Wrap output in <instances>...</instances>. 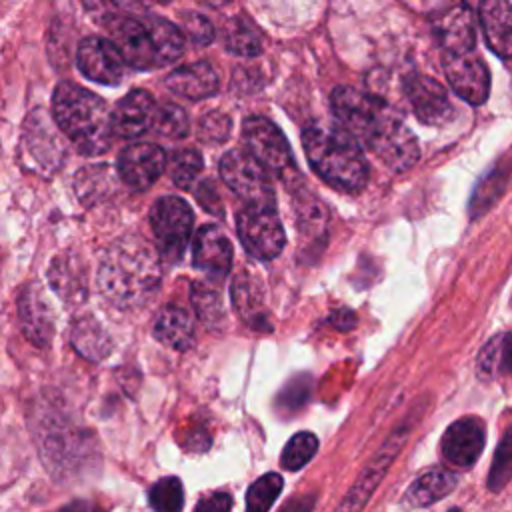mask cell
Here are the masks:
<instances>
[{
    "mask_svg": "<svg viewBox=\"0 0 512 512\" xmlns=\"http://www.w3.org/2000/svg\"><path fill=\"white\" fill-rule=\"evenodd\" d=\"M282 478L274 472L260 476L246 492V512H268L276 496L282 492Z\"/></svg>",
    "mask_w": 512,
    "mask_h": 512,
    "instance_id": "d6a6232c",
    "label": "cell"
},
{
    "mask_svg": "<svg viewBox=\"0 0 512 512\" xmlns=\"http://www.w3.org/2000/svg\"><path fill=\"white\" fill-rule=\"evenodd\" d=\"M196 198H198V202L202 204L204 210H208V212H212L216 216H220L224 212L222 200H220V196H218V192H216V188H214V184L210 180H204L196 188Z\"/></svg>",
    "mask_w": 512,
    "mask_h": 512,
    "instance_id": "f35d334b",
    "label": "cell"
},
{
    "mask_svg": "<svg viewBox=\"0 0 512 512\" xmlns=\"http://www.w3.org/2000/svg\"><path fill=\"white\" fill-rule=\"evenodd\" d=\"M160 284V252L140 236H124L108 246L98 270L102 294L120 308L148 302Z\"/></svg>",
    "mask_w": 512,
    "mask_h": 512,
    "instance_id": "6da1fadb",
    "label": "cell"
},
{
    "mask_svg": "<svg viewBox=\"0 0 512 512\" xmlns=\"http://www.w3.org/2000/svg\"><path fill=\"white\" fill-rule=\"evenodd\" d=\"M148 498L154 512H182V506H184L182 482L174 476L162 478L150 488Z\"/></svg>",
    "mask_w": 512,
    "mask_h": 512,
    "instance_id": "e575fe53",
    "label": "cell"
},
{
    "mask_svg": "<svg viewBox=\"0 0 512 512\" xmlns=\"http://www.w3.org/2000/svg\"><path fill=\"white\" fill-rule=\"evenodd\" d=\"M156 2H160V4H166V2H172V0H156Z\"/></svg>",
    "mask_w": 512,
    "mask_h": 512,
    "instance_id": "bcb514c9",
    "label": "cell"
},
{
    "mask_svg": "<svg viewBox=\"0 0 512 512\" xmlns=\"http://www.w3.org/2000/svg\"><path fill=\"white\" fill-rule=\"evenodd\" d=\"M202 156L192 150V148H182V150H176L170 160H168V176L170 180L180 186V188H188L196 178L198 174L202 172Z\"/></svg>",
    "mask_w": 512,
    "mask_h": 512,
    "instance_id": "4dcf8cb0",
    "label": "cell"
},
{
    "mask_svg": "<svg viewBox=\"0 0 512 512\" xmlns=\"http://www.w3.org/2000/svg\"><path fill=\"white\" fill-rule=\"evenodd\" d=\"M408 434H410V424H402L386 438V442L380 446V450L362 468V472L354 480L352 488L346 492V496L342 498V502L338 504V508L334 512H362L364 510L372 492L376 490V486L380 484V480L392 466L394 458L400 454Z\"/></svg>",
    "mask_w": 512,
    "mask_h": 512,
    "instance_id": "9c48e42d",
    "label": "cell"
},
{
    "mask_svg": "<svg viewBox=\"0 0 512 512\" xmlns=\"http://www.w3.org/2000/svg\"><path fill=\"white\" fill-rule=\"evenodd\" d=\"M190 298H192V306L198 314V318L208 324V326H216L222 322L224 318V308H222V298H220V290L206 280H198L192 284L190 290Z\"/></svg>",
    "mask_w": 512,
    "mask_h": 512,
    "instance_id": "f546056e",
    "label": "cell"
},
{
    "mask_svg": "<svg viewBox=\"0 0 512 512\" xmlns=\"http://www.w3.org/2000/svg\"><path fill=\"white\" fill-rule=\"evenodd\" d=\"M316 450H318V438L312 432H298L284 446L280 464L286 470H300L304 464L312 460Z\"/></svg>",
    "mask_w": 512,
    "mask_h": 512,
    "instance_id": "836d02e7",
    "label": "cell"
},
{
    "mask_svg": "<svg viewBox=\"0 0 512 512\" xmlns=\"http://www.w3.org/2000/svg\"><path fill=\"white\" fill-rule=\"evenodd\" d=\"M444 74L452 90L472 106L486 102L490 94V74L482 58L474 54H444Z\"/></svg>",
    "mask_w": 512,
    "mask_h": 512,
    "instance_id": "8fae6325",
    "label": "cell"
},
{
    "mask_svg": "<svg viewBox=\"0 0 512 512\" xmlns=\"http://www.w3.org/2000/svg\"><path fill=\"white\" fill-rule=\"evenodd\" d=\"M404 92L420 122L436 126L452 116V104L448 100V94L434 78L412 74L406 78Z\"/></svg>",
    "mask_w": 512,
    "mask_h": 512,
    "instance_id": "e0dca14e",
    "label": "cell"
},
{
    "mask_svg": "<svg viewBox=\"0 0 512 512\" xmlns=\"http://www.w3.org/2000/svg\"><path fill=\"white\" fill-rule=\"evenodd\" d=\"M224 44L238 56H256L262 48L258 30L242 16H234L224 24Z\"/></svg>",
    "mask_w": 512,
    "mask_h": 512,
    "instance_id": "f1b7e54d",
    "label": "cell"
},
{
    "mask_svg": "<svg viewBox=\"0 0 512 512\" xmlns=\"http://www.w3.org/2000/svg\"><path fill=\"white\" fill-rule=\"evenodd\" d=\"M166 86L178 96L200 100L218 90V74L208 62L184 64L166 76Z\"/></svg>",
    "mask_w": 512,
    "mask_h": 512,
    "instance_id": "44dd1931",
    "label": "cell"
},
{
    "mask_svg": "<svg viewBox=\"0 0 512 512\" xmlns=\"http://www.w3.org/2000/svg\"><path fill=\"white\" fill-rule=\"evenodd\" d=\"M118 6H122V8H130V10H136V8H140V6H144L148 0H114Z\"/></svg>",
    "mask_w": 512,
    "mask_h": 512,
    "instance_id": "7bdbcfd3",
    "label": "cell"
},
{
    "mask_svg": "<svg viewBox=\"0 0 512 512\" xmlns=\"http://www.w3.org/2000/svg\"><path fill=\"white\" fill-rule=\"evenodd\" d=\"M242 134L248 152L268 172L286 178L294 170L290 146L280 128L272 120L264 116H250L242 126Z\"/></svg>",
    "mask_w": 512,
    "mask_h": 512,
    "instance_id": "30bf717a",
    "label": "cell"
},
{
    "mask_svg": "<svg viewBox=\"0 0 512 512\" xmlns=\"http://www.w3.org/2000/svg\"><path fill=\"white\" fill-rule=\"evenodd\" d=\"M150 224L160 258L166 262L180 260L192 234L190 206L178 196H164L152 206Z\"/></svg>",
    "mask_w": 512,
    "mask_h": 512,
    "instance_id": "8992f818",
    "label": "cell"
},
{
    "mask_svg": "<svg viewBox=\"0 0 512 512\" xmlns=\"http://www.w3.org/2000/svg\"><path fill=\"white\" fill-rule=\"evenodd\" d=\"M72 344L90 360H100L110 350V338L94 318H80L74 322Z\"/></svg>",
    "mask_w": 512,
    "mask_h": 512,
    "instance_id": "83f0119b",
    "label": "cell"
},
{
    "mask_svg": "<svg viewBox=\"0 0 512 512\" xmlns=\"http://www.w3.org/2000/svg\"><path fill=\"white\" fill-rule=\"evenodd\" d=\"M480 26L488 48L504 60L512 58V6L508 0H480Z\"/></svg>",
    "mask_w": 512,
    "mask_h": 512,
    "instance_id": "ffe728a7",
    "label": "cell"
},
{
    "mask_svg": "<svg viewBox=\"0 0 512 512\" xmlns=\"http://www.w3.org/2000/svg\"><path fill=\"white\" fill-rule=\"evenodd\" d=\"M458 484L456 474L446 468H430L422 472L406 490V500L412 506H430L448 496Z\"/></svg>",
    "mask_w": 512,
    "mask_h": 512,
    "instance_id": "d4e9b609",
    "label": "cell"
},
{
    "mask_svg": "<svg viewBox=\"0 0 512 512\" xmlns=\"http://www.w3.org/2000/svg\"><path fill=\"white\" fill-rule=\"evenodd\" d=\"M204 2H208V4H212V6H220V4H224V2H228V0H204Z\"/></svg>",
    "mask_w": 512,
    "mask_h": 512,
    "instance_id": "ee69618b",
    "label": "cell"
},
{
    "mask_svg": "<svg viewBox=\"0 0 512 512\" xmlns=\"http://www.w3.org/2000/svg\"><path fill=\"white\" fill-rule=\"evenodd\" d=\"M194 266L214 278H224L232 264V244L222 228L202 226L192 242Z\"/></svg>",
    "mask_w": 512,
    "mask_h": 512,
    "instance_id": "d6986e66",
    "label": "cell"
},
{
    "mask_svg": "<svg viewBox=\"0 0 512 512\" xmlns=\"http://www.w3.org/2000/svg\"><path fill=\"white\" fill-rule=\"evenodd\" d=\"M236 228L246 252L260 260L276 258L286 242L284 228L274 212L266 206H246L238 212Z\"/></svg>",
    "mask_w": 512,
    "mask_h": 512,
    "instance_id": "52a82bcc",
    "label": "cell"
},
{
    "mask_svg": "<svg viewBox=\"0 0 512 512\" xmlns=\"http://www.w3.org/2000/svg\"><path fill=\"white\" fill-rule=\"evenodd\" d=\"M232 510V498L226 492H214L210 496H204L194 512H230Z\"/></svg>",
    "mask_w": 512,
    "mask_h": 512,
    "instance_id": "ab89813d",
    "label": "cell"
},
{
    "mask_svg": "<svg viewBox=\"0 0 512 512\" xmlns=\"http://www.w3.org/2000/svg\"><path fill=\"white\" fill-rule=\"evenodd\" d=\"M384 106V102L348 86H338L332 92V112L338 118L340 128L350 132L354 138L364 140L368 128Z\"/></svg>",
    "mask_w": 512,
    "mask_h": 512,
    "instance_id": "9a60e30c",
    "label": "cell"
},
{
    "mask_svg": "<svg viewBox=\"0 0 512 512\" xmlns=\"http://www.w3.org/2000/svg\"><path fill=\"white\" fill-rule=\"evenodd\" d=\"M312 504H314V496H300V498H294L292 502H288L282 508V512H310Z\"/></svg>",
    "mask_w": 512,
    "mask_h": 512,
    "instance_id": "b9f144b4",
    "label": "cell"
},
{
    "mask_svg": "<svg viewBox=\"0 0 512 512\" xmlns=\"http://www.w3.org/2000/svg\"><path fill=\"white\" fill-rule=\"evenodd\" d=\"M364 144L392 170L404 172L412 168L418 158V142L410 128L394 116L386 106L380 110L364 136Z\"/></svg>",
    "mask_w": 512,
    "mask_h": 512,
    "instance_id": "277c9868",
    "label": "cell"
},
{
    "mask_svg": "<svg viewBox=\"0 0 512 512\" xmlns=\"http://www.w3.org/2000/svg\"><path fill=\"white\" fill-rule=\"evenodd\" d=\"M220 174L228 188L248 206L274 208V188L268 170L244 150H230L220 160Z\"/></svg>",
    "mask_w": 512,
    "mask_h": 512,
    "instance_id": "5b68a950",
    "label": "cell"
},
{
    "mask_svg": "<svg viewBox=\"0 0 512 512\" xmlns=\"http://www.w3.org/2000/svg\"><path fill=\"white\" fill-rule=\"evenodd\" d=\"M500 336V374L512 376V332Z\"/></svg>",
    "mask_w": 512,
    "mask_h": 512,
    "instance_id": "60d3db41",
    "label": "cell"
},
{
    "mask_svg": "<svg viewBox=\"0 0 512 512\" xmlns=\"http://www.w3.org/2000/svg\"><path fill=\"white\" fill-rule=\"evenodd\" d=\"M230 128H232V122L226 114L210 112L202 116L198 124V136L204 142H224L230 134Z\"/></svg>",
    "mask_w": 512,
    "mask_h": 512,
    "instance_id": "8d00e7d4",
    "label": "cell"
},
{
    "mask_svg": "<svg viewBox=\"0 0 512 512\" xmlns=\"http://www.w3.org/2000/svg\"><path fill=\"white\" fill-rule=\"evenodd\" d=\"M158 106L144 90L128 92L112 110V130L118 138H136L154 126Z\"/></svg>",
    "mask_w": 512,
    "mask_h": 512,
    "instance_id": "ac0fdd59",
    "label": "cell"
},
{
    "mask_svg": "<svg viewBox=\"0 0 512 512\" xmlns=\"http://www.w3.org/2000/svg\"><path fill=\"white\" fill-rule=\"evenodd\" d=\"M302 144L316 174L342 192H356L368 180V164L356 138L344 128L310 126Z\"/></svg>",
    "mask_w": 512,
    "mask_h": 512,
    "instance_id": "3957f363",
    "label": "cell"
},
{
    "mask_svg": "<svg viewBox=\"0 0 512 512\" xmlns=\"http://www.w3.org/2000/svg\"><path fill=\"white\" fill-rule=\"evenodd\" d=\"M112 42L122 52L126 64L138 70L160 68V56L156 46V36L150 18H128L112 16L106 24Z\"/></svg>",
    "mask_w": 512,
    "mask_h": 512,
    "instance_id": "ba28073f",
    "label": "cell"
},
{
    "mask_svg": "<svg viewBox=\"0 0 512 512\" xmlns=\"http://www.w3.org/2000/svg\"><path fill=\"white\" fill-rule=\"evenodd\" d=\"M52 116L82 154L96 156L110 148L112 114L94 92L74 82H60L52 96Z\"/></svg>",
    "mask_w": 512,
    "mask_h": 512,
    "instance_id": "7a4b0ae2",
    "label": "cell"
},
{
    "mask_svg": "<svg viewBox=\"0 0 512 512\" xmlns=\"http://www.w3.org/2000/svg\"><path fill=\"white\" fill-rule=\"evenodd\" d=\"M484 438V422L476 416H464L446 428L440 440L442 456L458 468H470L484 450Z\"/></svg>",
    "mask_w": 512,
    "mask_h": 512,
    "instance_id": "5bb4252c",
    "label": "cell"
},
{
    "mask_svg": "<svg viewBox=\"0 0 512 512\" xmlns=\"http://www.w3.org/2000/svg\"><path fill=\"white\" fill-rule=\"evenodd\" d=\"M18 310H20V324L24 334L38 346L46 344L52 334V318H50V308L42 300V294L38 292L36 286H30L26 292H22Z\"/></svg>",
    "mask_w": 512,
    "mask_h": 512,
    "instance_id": "603a6c76",
    "label": "cell"
},
{
    "mask_svg": "<svg viewBox=\"0 0 512 512\" xmlns=\"http://www.w3.org/2000/svg\"><path fill=\"white\" fill-rule=\"evenodd\" d=\"M166 168V154L152 142L126 146L118 156V174L134 190H144L156 182Z\"/></svg>",
    "mask_w": 512,
    "mask_h": 512,
    "instance_id": "4fadbf2b",
    "label": "cell"
},
{
    "mask_svg": "<svg viewBox=\"0 0 512 512\" xmlns=\"http://www.w3.org/2000/svg\"><path fill=\"white\" fill-rule=\"evenodd\" d=\"M450 512H460V510H450Z\"/></svg>",
    "mask_w": 512,
    "mask_h": 512,
    "instance_id": "7dc6e473",
    "label": "cell"
},
{
    "mask_svg": "<svg viewBox=\"0 0 512 512\" xmlns=\"http://www.w3.org/2000/svg\"><path fill=\"white\" fill-rule=\"evenodd\" d=\"M76 64L86 78L112 86L122 82L126 60L112 40L90 36L78 46Z\"/></svg>",
    "mask_w": 512,
    "mask_h": 512,
    "instance_id": "7c38bea8",
    "label": "cell"
},
{
    "mask_svg": "<svg viewBox=\"0 0 512 512\" xmlns=\"http://www.w3.org/2000/svg\"><path fill=\"white\" fill-rule=\"evenodd\" d=\"M50 282L54 290L68 300H82L86 294V274L80 260L72 256H60L50 268Z\"/></svg>",
    "mask_w": 512,
    "mask_h": 512,
    "instance_id": "4316f807",
    "label": "cell"
},
{
    "mask_svg": "<svg viewBox=\"0 0 512 512\" xmlns=\"http://www.w3.org/2000/svg\"><path fill=\"white\" fill-rule=\"evenodd\" d=\"M230 294H232V304H234L236 312L240 314V318L246 324H250L252 328H258V330L270 328L262 290L254 276H250L248 272L238 274L232 282Z\"/></svg>",
    "mask_w": 512,
    "mask_h": 512,
    "instance_id": "7402d4cb",
    "label": "cell"
},
{
    "mask_svg": "<svg viewBox=\"0 0 512 512\" xmlns=\"http://www.w3.org/2000/svg\"><path fill=\"white\" fill-rule=\"evenodd\" d=\"M24 142L28 146V154L46 166H58L62 160V150L58 146V140L52 132V128L46 122H40L36 118H28L26 122V134H24Z\"/></svg>",
    "mask_w": 512,
    "mask_h": 512,
    "instance_id": "484cf974",
    "label": "cell"
},
{
    "mask_svg": "<svg viewBox=\"0 0 512 512\" xmlns=\"http://www.w3.org/2000/svg\"><path fill=\"white\" fill-rule=\"evenodd\" d=\"M60 512H82V506H72V508H66V510H60Z\"/></svg>",
    "mask_w": 512,
    "mask_h": 512,
    "instance_id": "f6af8a7d",
    "label": "cell"
},
{
    "mask_svg": "<svg viewBox=\"0 0 512 512\" xmlns=\"http://www.w3.org/2000/svg\"><path fill=\"white\" fill-rule=\"evenodd\" d=\"M434 34L444 54H470L476 44L472 10L464 2H454L434 18Z\"/></svg>",
    "mask_w": 512,
    "mask_h": 512,
    "instance_id": "2e32d148",
    "label": "cell"
},
{
    "mask_svg": "<svg viewBox=\"0 0 512 512\" xmlns=\"http://www.w3.org/2000/svg\"><path fill=\"white\" fill-rule=\"evenodd\" d=\"M182 26H184V32L188 34V38L194 40L196 44H210L214 38V28H212L210 20H206L200 14H186L182 18Z\"/></svg>",
    "mask_w": 512,
    "mask_h": 512,
    "instance_id": "74e56055",
    "label": "cell"
},
{
    "mask_svg": "<svg viewBox=\"0 0 512 512\" xmlns=\"http://www.w3.org/2000/svg\"><path fill=\"white\" fill-rule=\"evenodd\" d=\"M152 128L166 138H184L190 130V122L186 112L180 106L162 104L156 112Z\"/></svg>",
    "mask_w": 512,
    "mask_h": 512,
    "instance_id": "d590c367",
    "label": "cell"
},
{
    "mask_svg": "<svg viewBox=\"0 0 512 512\" xmlns=\"http://www.w3.org/2000/svg\"><path fill=\"white\" fill-rule=\"evenodd\" d=\"M512 480V426L500 438L486 484L492 492H500Z\"/></svg>",
    "mask_w": 512,
    "mask_h": 512,
    "instance_id": "1f68e13d",
    "label": "cell"
},
{
    "mask_svg": "<svg viewBox=\"0 0 512 512\" xmlns=\"http://www.w3.org/2000/svg\"><path fill=\"white\" fill-rule=\"evenodd\" d=\"M154 336L174 350H188L194 344L192 318L180 306H164L154 322Z\"/></svg>",
    "mask_w": 512,
    "mask_h": 512,
    "instance_id": "cb8c5ba5",
    "label": "cell"
}]
</instances>
